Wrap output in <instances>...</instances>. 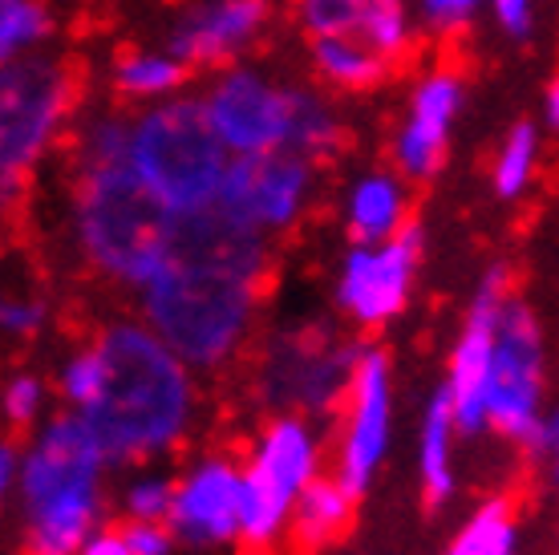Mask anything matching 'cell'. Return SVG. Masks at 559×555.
Returning a JSON list of instances; mask_svg holds the SVG:
<instances>
[{
  "instance_id": "12",
  "label": "cell",
  "mask_w": 559,
  "mask_h": 555,
  "mask_svg": "<svg viewBox=\"0 0 559 555\" xmlns=\"http://www.w3.org/2000/svg\"><path fill=\"white\" fill-rule=\"evenodd\" d=\"M393 446V362L390 349L378 341H365L353 386L341 410L333 434V467L336 483L349 495L365 499L378 471L390 459Z\"/></svg>"
},
{
  "instance_id": "5",
  "label": "cell",
  "mask_w": 559,
  "mask_h": 555,
  "mask_svg": "<svg viewBox=\"0 0 559 555\" xmlns=\"http://www.w3.org/2000/svg\"><path fill=\"white\" fill-rule=\"evenodd\" d=\"M130 167L179 215H187L215 203L231 167V151L215 134L203 97L175 94L151 106H134Z\"/></svg>"
},
{
  "instance_id": "21",
  "label": "cell",
  "mask_w": 559,
  "mask_h": 555,
  "mask_svg": "<svg viewBox=\"0 0 559 555\" xmlns=\"http://www.w3.org/2000/svg\"><path fill=\"white\" fill-rule=\"evenodd\" d=\"M308 66L317 73V82L336 94H365L378 90L390 78L393 61L381 57L369 42H361L357 33L345 37H317L308 45Z\"/></svg>"
},
{
  "instance_id": "38",
  "label": "cell",
  "mask_w": 559,
  "mask_h": 555,
  "mask_svg": "<svg viewBox=\"0 0 559 555\" xmlns=\"http://www.w3.org/2000/svg\"><path fill=\"white\" fill-rule=\"evenodd\" d=\"M82 555H134L130 552L127 535H122V528H98L94 535H90V543L82 547Z\"/></svg>"
},
{
  "instance_id": "30",
  "label": "cell",
  "mask_w": 559,
  "mask_h": 555,
  "mask_svg": "<svg viewBox=\"0 0 559 555\" xmlns=\"http://www.w3.org/2000/svg\"><path fill=\"white\" fill-rule=\"evenodd\" d=\"M0 410H4V422L21 434H33L41 426L45 410H49V386H45L41 374H33V369H16L9 374L4 381V393H0Z\"/></svg>"
},
{
  "instance_id": "10",
  "label": "cell",
  "mask_w": 559,
  "mask_h": 555,
  "mask_svg": "<svg viewBox=\"0 0 559 555\" xmlns=\"http://www.w3.org/2000/svg\"><path fill=\"white\" fill-rule=\"evenodd\" d=\"M421 251H426V232L418 220H409L385 244H349L336 264L333 300L357 333H381L406 312Z\"/></svg>"
},
{
  "instance_id": "25",
  "label": "cell",
  "mask_w": 559,
  "mask_h": 555,
  "mask_svg": "<svg viewBox=\"0 0 559 555\" xmlns=\"http://www.w3.org/2000/svg\"><path fill=\"white\" fill-rule=\"evenodd\" d=\"M442 555H519V515L507 495L478 507Z\"/></svg>"
},
{
  "instance_id": "29",
  "label": "cell",
  "mask_w": 559,
  "mask_h": 555,
  "mask_svg": "<svg viewBox=\"0 0 559 555\" xmlns=\"http://www.w3.org/2000/svg\"><path fill=\"white\" fill-rule=\"evenodd\" d=\"M414 16L418 13H409L406 0H365L357 37L373 45L381 57L402 61L414 45Z\"/></svg>"
},
{
  "instance_id": "19",
  "label": "cell",
  "mask_w": 559,
  "mask_h": 555,
  "mask_svg": "<svg viewBox=\"0 0 559 555\" xmlns=\"http://www.w3.org/2000/svg\"><path fill=\"white\" fill-rule=\"evenodd\" d=\"M459 417H454V402H450L447 381L433 389L426 410H421L418 426V483H421V503L438 511L454 499L459 491V474H454V446H459Z\"/></svg>"
},
{
  "instance_id": "37",
  "label": "cell",
  "mask_w": 559,
  "mask_h": 555,
  "mask_svg": "<svg viewBox=\"0 0 559 555\" xmlns=\"http://www.w3.org/2000/svg\"><path fill=\"white\" fill-rule=\"evenodd\" d=\"M523 454L532 462H551L559 454V405L556 410H544V417L535 422L532 438L523 446Z\"/></svg>"
},
{
  "instance_id": "3",
  "label": "cell",
  "mask_w": 559,
  "mask_h": 555,
  "mask_svg": "<svg viewBox=\"0 0 559 555\" xmlns=\"http://www.w3.org/2000/svg\"><path fill=\"white\" fill-rule=\"evenodd\" d=\"M114 471L94 430L78 410H57L25 438L16 479L21 555H82L90 535L106 528L114 495L106 474Z\"/></svg>"
},
{
  "instance_id": "22",
  "label": "cell",
  "mask_w": 559,
  "mask_h": 555,
  "mask_svg": "<svg viewBox=\"0 0 559 555\" xmlns=\"http://www.w3.org/2000/svg\"><path fill=\"white\" fill-rule=\"evenodd\" d=\"M191 66L170 49H127L114 57L110 90L127 106H151L163 97H175L187 90Z\"/></svg>"
},
{
  "instance_id": "24",
  "label": "cell",
  "mask_w": 559,
  "mask_h": 555,
  "mask_svg": "<svg viewBox=\"0 0 559 555\" xmlns=\"http://www.w3.org/2000/svg\"><path fill=\"white\" fill-rule=\"evenodd\" d=\"M544 158V142H539V126L535 122H515L503 134L495 163H490V187L503 203H515L532 191L535 170Z\"/></svg>"
},
{
  "instance_id": "13",
  "label": "cell",
  "mask_w": 559,
  "mask_h": 555,
  "mask_svg": "<svg viewBox=\"0 0 559 555\" xmlns=\"http://www.w3.org/2000/svg\"><path fill=\"white\" fill-rule=\"evenodd\" d=\"M167 528L182 555H236L243 547V459L203 450L179 471Z\"/></svg>"
},
{
  "instance_id": "14",
  "label": "cell",
  "mask_w": 559,
  "mask_h": 555,
  "mask_svg": "<svg viewBox=\"0 0 559 555\" xmlns=\"http://www.w3.org/2000/svg\"><path fill=\"white\" fill-rule=\"evenodd\" d=\"M317 187H321V163L300 151L239 154L227 167L215 203L276 239L305 220Z\"/></svg>"
},
{
  "instance_id": "36",
  "label": "cell",
  "mask_w": 559,
  "mask_h": 555,
  "mask_svg": "<svg viewBox=\"0 0 559 555\" xmlns=\"http://www.w3.org/2000/svg\"><path fill=\"white\" fill-rule=\"evenodd\" d=\"M490 16L511 42H527L535 28V0H490Z\"/></svg>"
},
{
  "instance_id": "1",
  "label": "cell",
  "mask_w": 559,
  "mask_h": 555,
  "mask_svg": "<svg viewBox=\"0 0 559 555\" xmlns=\"http://www.w3.org/2000/svg\"><path fill=\"white\" fill-rule=\"evenodd\" d=\"M272 236L211 203L182 215L163 272L134 296L139 317L195 374H224L260 317Z\"/></svg>"
},
{
  "instance_id": "8",
  "label": "cell",
  "mask_w": 559,
  "mask_h": 555,
  "mask_svg": "<svg viewBox=\"0 0 559 555\" xmlns=\"http://www.w3.org/2000/svg\"><path fill=\"white\" fill-rule=\"evenodd\" d=\"M361 345L365 341H353V336L341 341L324 333L284 336L267 349L260 365V377H255L260 402L272 414H308L333 422L345 410Z\"/></svg>"
},
{
  "instance_id": "15",
  "label": "cell",
  "mask_w": 559,
  "mask_h": 555,
  "mask_svg": "<svg viewBox=\"0 0 559 555\" xmlns=\"http://www.w3.org/2000/svg\"><path fill=\"white\" fill-rule=\"evenodd\" d=\"M511 300V268L490 264L475 284L466 320H462L454 349H450L447 365V389L454 402L462 438H478L490 434L487 422V389L490 369H495V345H499V324H503V308Z\"/></svg>"
},
{
  "instance_id": "9",
  "label": "cell",
  "mask_w": 559,
  "mask_h": 555,
  "mask_svg": "<svg viewBox=\"0 0 559 555\" xmlns=\"http://www.w3.org/2000/svg\"><path fill=\"white\" fill-rule=\"evenodd\" d=\"M296 90L300 82H284L260 66L236 61V66L215 70L199 97H203V110L215 134L224 139L231 158H239V154L293 151Z\"/></svg>"
},
{
  "instance_id": "6",
  "label": "cell",
  "mask_w": 559,
  "mask_h": 555,
  "mask_svg": "<svg viewBox=\"0 0 559 555\" xmlns=\"http://www.w3.org/2000/svg\"><path fill=\"white\" fill-rule=\"evenodd\" d=\"M329 422L308 414H267L243 459V547L252 555L288 543L296 499L324 474Z\"/></svg>"
},
{
  "instance_id": "33",
  "label": "cell",
  "mask_w": 559,
  "mask_h": 555,
  "mask_svg": "<svg viewBox=\"0 0 559 555\" xmlns=\"http://www.w3.org/2000/svg\"><path fill=\"white\" fill-rule=\"evenodd\" d=\"M0 329H4V336L9 341H37V336L49 329V305H45L41 296H28V292H21V296H9L4 305H0Z\"/></svg>"
},
{
  "instance_id": "16",
  "label": "cell",
  "mask_w": 559,
  "mask_h": 555,
  "mask_svg": "<svg viewBox=\"0 0 559 555\" xmlns=\"http://www.w3.org/2000/svg\"><path fill=\"white\" fill-rule=\"evenodd\" d=\"M462 102H466V82L450 66H438L414 82L409 110L390 139V163L409 182H430L442 175Z\"/></svg>"
},
{
  "instance_id": "18",
  "label": "cell",
  "mask_w": 559,
  "mask_h": 555,
  "mask_svg": "<svg viewBox=\"0 0 559 555\" xmlns=\"http://www.w3.org/2000/svg\"><path fill=\"white\" fill-rule=\"evenodd\" d=\"M341 220H345L349 244H385V239H393L409 220H414L409 179L397 167L361 170V175L345 187Z\"/></svg>"
},
{
  "instance_id": "40",
  "label": "cell",
  "mask_w": 559,
  "mask_h": 555,
  "mask_svg": "<svg viewBox=\"0 0 559 555\" xmlns=\"http://www.w3.org/2000/svg\"><path fill=\"white\" fill-rule=\"evenodd\" d=\"M539 118H544V126L551 130V134H559V78H551V82L544 85V97H539Z\"/></svg>"
},
{
  "instance_id": "26",
  "label": "cell",
  "mask_w": 559,
  "mask_h": 555,
  "mask_svg": "<svg viewBox=\"0 0 559 555\" xmlns=\"http://www.w3.org/2000/svg\"><path fill=\"white\" fill-rule=\"evenodd\" d=\"M175 491H179V471L163 462H142L130 467L122 486L114 491V507L122 519H167Z\"/></svg>"
},
{
  "instance_id": "34",
  "label": "cell",
  "mask_w": 559,
  "mask_h": 555,
  "mask_svg": "<svg viewBox=\"0 0 559 555\" xmlns=\"http://www.w3.org/2000/svg\"><path fill=\"white\" fill-rule=\"evenodd\" d=\"M483 9H490V0H414V13L430 33H459Z\"/></svg>"
},
{
  "instance_id": "20",
  "label": "cell",
  "mask_w": 559,
  "mask_h": 555,
  "mask_svg": "<svg viewBox=\"0 0 559 555\" xmlns=\"http://www.w3.org/2000/svg\"><path fill=\"white\" fill-rule=\"evenodd\" d=\"M357 495H349L336 483L333 471L317 474L305 486V495L296 499L293 523H288V543L296 555H312L321 547H333L345 531L353 528V511H357Z\"/></svg>"
},
{
  "instance_id": "17",
  "label": "cell",
  "mask_w": 559,
  "mask_h": 555,
  "mask_svg": "<svg viewBox=\"0 0 559 555\" xmlns=\"http://www.w3.org/2000/svg\"><path fill=\"white\" fill-rule=\"evenodd\" d=\"M272 25V0H187L167 25V49L191 70H224L248 57Z\"/></svg>"
},
{
  "instance_id": "11",
  "label": "cell",
  "mask_w": 559,
  "mask_h": 555,
  "mask_svg": "<svg viewBox=\"0 0 559 555\" xmlns=\"http://www.w3.org/2000/svg\"><path fill=\"white\" fill-rule=\"evenodd\" d=\"M547 398V349L544 324L527 300H511L503 308L499 324V345H495V369L487 389V422L490 434L511 446H527L535 422L544 417Z\"/></svg>"
},
{
  "instance_id": "28",
  "label": "cell",
  "mask_w": 559,
  "mask_h": 555,
  "mask_svg": "<svg viewBox=\"0 0 559 555\" xmlns=\"http://www.w3.org/2000/svg\"><path fill=\"white\" fill-rule=\"evenodd\" d=\"M53 28L57 16L45 0H0V61L41 54Z\"/></svg>"
},
{
  "instance_id": "35",
  "label": "cell",
  "mask_w": 559,
  "mask_h": 555,
  "mask_svg": "<svg viewBox=\"0 0 559 555\" xmlns=\"http://www.w3.org/2000/svg\"><path fill=\"white\" fill-rule=\"evenodd\" d=\"M118 528H122L134 555H182L175 531L167 528V519H122Z\"/></svg>"
},
{
  "instance_id": "41",
  "label": "cell",
  "mask_w": 559,
  "mask_h": 555,
  "mask_svg": "<svg viewBox=\"0 0 559 555\" xmlns=\"http://www.w3.org/2000/svg\"><path fill=\"white\" fill-rule=\"evenodd\" d=\"M551 483L559 486V454H556V459H551Z\"/></svg>"
},
{
  "instance_id": "4",
  "label": "cell",
  "mask_w": 559,
  "mask_h": 555,
  "mask_svg": "<svg viewBox=\"0 0 559 555\" xmlns=\"http://www.w3.org/2000/svg\"><path fill=\"white\" fill-rule=\"evenodd\" d=\"M179 220V211L130 167V158L73 163L66 232L78 260L114 288L139 296L163 272Z\"/></svg>"
},
{
  "instance_id": "7",
  "label": "cell",
  "mask_w": 559,
  "mask_h": 555,
  "mask_svg": "<svg viewBox=\"0 0 559 555\" xmlns=\"http://www.w3.org/2000/svg\"><path fill=\"white\" fill-rule=\"evenodd\" d=\"M73 122V73L41 54L4 61L0 70V182L13 199L33 170L53 154Z\"/></svg>"
},
{
  "instance_id": "39",
  "label": "cell",
  "mask_w": 559,
  "mask_h": 555,
  "mask_svg": "<svg viewBox=\"0 0 559 555\" xmlns=\"http://www.w3.org/2000/svg\"><path fill=\"white\" fill-rule=\"evenodd\" d=\"M21 454H25V446H16V438H4V446H0V491H4V495H13L16 491V479H21Z\"/></svg>"
},
{
  "instance_id": "2",
  "label": "cell",
  "mask_w": 559,
  "mask_h": 555,
  "mask_svg": "<svg viewBox=\"0 0 559 555\" xmlns=\"http://www.w3.org/2000/svg\"><path fill=\"white\" fill-rule=\"evenodd\" d=\"M90 345L102 357V386L78 414L114 471L170 459L199 422L195 369L142 317H110Z\"/></svg>"
},
{
  "instance_id": "32",
  "label": "cell",
  "mask_w": 559,
  "mask_h": 555,
  "mask_svg": "<svg viewBox=\"0 0 559 555\" xmlns=\"http://www.w3.org/2000/svg\"><path fill=\"white\" fill-rule=\"evenodd\" d=\"M53 381H57V398H61L66 410H85V405L98 398V386H102L98 349L85 341L82 349H73L70 357H61Z\"/></svg>"
},
{
  "instance_id": "23",
  "label": "cell",
  "mask_w": 559,
  "mask_h": 555,
  "mask_svg": "<svg viewBox=\"0 0 559 555\" xmlns=\"http://www.w3.org/2000/svg\"><path fill=\"white\" fill-rule=\"evenodd\" d=\"M345 114L336 110V102L324 90H312V85H300L296 90V126H293V151L308 154V158H336L345 151Z\"/></svg>"
},
{
  "instance_id": "27",
  "label": "cell",
  "mask_w": 559,
  "mask_h": 555,
  "mask_svg": "<svg viewBox=\"0 0 559 555\" xmlns=\"http://www.w3.org/2000/svg\"><path fill=\"white\" fill-rule=\"evenodd\" d=\"M134 110H90L73 130V163H127Z\"/></svg>"
},
{
  "instance_id": "31",
  "label": "cell",
  "mask_w": 559,
  "mask_h": 555,
  "mask_svg": "<svg viewBox=\"0 0 559 555\" xmlns=\"http://www.w3.org/2000/svg\"><path fill=\"white\" fill-rule=\"evenodd\" d=\"M361 9H365V0H293V16L308 42L357 33Z\"/></svg>"
}]
</instances>
